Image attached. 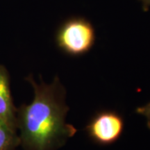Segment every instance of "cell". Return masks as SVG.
<instances>
[{"label": "cell", "mask_w": 150, "mask_h": 150, "mask_svg": "<svg viewBox=\"0 0 150 150\" xmlns=\"http://www.w3.org/2000/svg\"><path fill=\"white\" fill-rule=\"evenodd\" d=\"M27 80L33 88L34 97L17 111L20 145L25 150H58L77 131L65 122L69 107L65 104L66 91L58 76L51 84Z\"/></svg>", "instance_id": "6da1fadb"}, {"label": "cell", "mask_w": 150, "mask_h": 150, "mask_svg": "<svg viewBox=\"0 0 150 150\" xmlns=\"http://www.w3.org/2000/svg\"><path fill=\"white\" fill-rule=\"evenodd\" d=\"M96 40L95 28L89 20L74 16L62 23L56 33V42L63 53L81 56L91 50Z\"/></svg>", "instance_id": "7a4b0ae2"}, {"label": "cell", "mask_w": 150, "mask_h": 150, "mask_svg": "<svg viewBox=\"0 0 150 150\" xmlns=\"http://www.w3.org/2000/svg\"><path fill=\"white\" fill-rule=\"evenodd\" d=\"M125 130V120L121 114L112 110H102L93 115L85 127L88 136L99 145L115 143Z\"/></svg>", "instance_id": "3957f363"}, {"label": "cell", "mask_w": 150, "mask_h": 150, "mask_svg": "<svg viewBox=\"0 0 150 150\" xmlns=\"http://www.w3.org/2000/svg\"><path fill=\"white\" fill-rule=\"evenodd\" d=\"M17 111L11 95L8 72L4 66L0 65V119L16 130L18 129Z\"/></svg>", "instance_id": "277c9868"}, {"label": "cell", "mask_w": 150, "mask_h": 150, "mask_svg": "<svg viewBox=\"0 0 150 150\" xmlns=\"http://www.w3.org/2000/svg\"><path fill=\"white\" fill-rule=\"evenodd\" d=\"M16 131L0 119V150H15L20 145Z\"/></svg>", "instance_id": "5b68a950"}, {"label": "cell", "mask_w": 150, "mask_h": 150, "mask_svg": "<svg viewBox=\"0 0 150 150\" xmlns=\"http://www.w3.org/2000/svg\"><path fill=\"white\" fill-rule=\"evenodd\" d=\"M136 111L138 114L144 115L147 118V127L150 129V102L146 104L145 106L137 108Z\"/></svg>", "instance_id": "8992f818"}, {"label": "cell", "mask_w": 150, "mask_h": 150, "mask_svg": "<svg viewBox=\"0 0 150 150\" xmlns=\"http://www.w3.org/2000/svg\"><path fill=\"white\" fill-rule=\"evenodd\" d=\"M142 2V8L144 11H147L150 6V0H140Z\"/></svg>", "instance_id": "52a82bcc"}]
</instances>
